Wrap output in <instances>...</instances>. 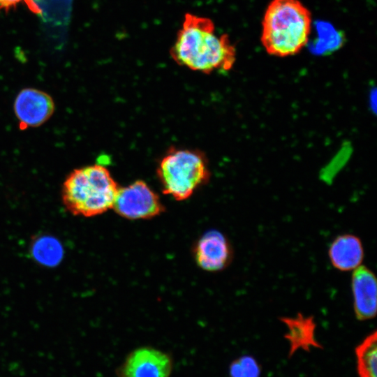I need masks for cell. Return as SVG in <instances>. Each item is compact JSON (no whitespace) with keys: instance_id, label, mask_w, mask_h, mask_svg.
I'll return each mask as SVG.
<instances>
[{"instance_id":"obj_4","label":"cell","mask_w":377,"mask_h":377,"mask_svg":"<svg viewBox=\"0 0 377 377\" xmlns=\"http://www.w3.org/2000/svg\"><path fill=\"white\" fill-rule=\"evenodd\" d=\"M157 174L163 192L177 200L188 198L209 179L204 154L186 149H170L161 159Z\"/></svg>"},{"instance_id":"obj_3","label":"cell","mask_w":377,"mask_h":377,"mask_svg":"<svg viewBox=\"0 0 377 377\" xmlns=\"http://www.w3.org/2000/svg\"><path fill=\"white\" fill-rule=\"evenodd\" d=\"M119 186L103 165L94 164L73 170L61 191L64 207L74 216L91 217L112 209Z\"/></svg>"},{"instance_id":"obj_15","label":"cell","mask_w":377,"mask_h":377,"mask_svg":"<svg viewBox=\"0 0 377 377\" xmlns=\"http://www.w3.org/2000/svg\"><path fill=\"white\" fill-rule=\"evenodd\" d=\"M34 249L35 256L43 263L52 264L58 261L59 254L61 251L59 249L58 242L51 239H41Z\"/></svg>"},{"instance_id":"obj_8","label":"cell","mask_w":377,"mask_h":377,"mask_svg":"<svg viewBox=\"0 0 377 377\" xmlns=\"http://www.w3.org/2000/svg\"><path fill=\"white\" fill-rule=\"evenodd\" d=\"M193 254L200 267L216 272L225 269L231 263L232 250L226 237L221 232L212 230L199 239Z\"/></svg>"},{"instance_id":"obj_17","label":"cell","mask_w":377,"mask_h":377,"mask_svg":"<svg viewBox=\"0 0 377 377\" xmlns=\"http://www.w3.org/2000/svg\"><path fill=\"white\" fill-rule=\"evenodd\" d=\"M20 3H25L32 13L40 15V8L33 0H0V10L8 11Z\"/></svg>"},{"instance_id":"obj_5","label":"cell","mask_w":377,"mask_h":377,"mask_svg":"<svg viewBox=\"0 0 377 377\" xmlns=\"http://www.w3.org/2000/svg\"><path fill=\"white\" fill-rule=\"evenodd\" d=\"M112 208L121 216L132 220L150 219L163 211L158 195L141 180L119 188Z\"/></svg>"},{"instance_id":"obj_6","label":"cell","mask_w":377,"mask_h":377,"mask_svg":"<svg viewBox=\"0 0 377 377\" xmlns=\"http://www.w3.org/2000/svg\"><path fill=\"white\" fill-rule=\"evenodd\" d=\"M14 114L21 130L37 128L52 116L55 104L47 92L36 88L21 89L15 98Z\"/></svg>"},{"instance_id":"obj_14","label":"cell","mask_w":377,"mask_h":377,"mask_svg":"<svg viewBox=\"0 0 377 377\" xmlns=\"http://www.w3.org/2000/svg\"><path fill=\"white\" fill-rule=\"evenodd\" d=\"M40 10L43 18L56 24L68 20L72 0H33Z\"/></svg>"},{"instance_id":"obj_13","label":"cell","mask_w":377,"mask_h":377,"mask_svg":"<svg viewBox=\"0 0 377 377\" xmlns=\"http://www.w3.org/2000/svg\"><path fill=\"white\" fill-rule=\"evenodd\" d=\"M317 36L311 45V50L317 54H326L339 49L344 41L343 34L330 23H316Z\"/></svg>"},{"instance_id":"obj_7","label":"cell","mask_w":377,"mask_h":377,"mask_svg":"<svg viewBox=\"0 0 377 377\" xmlns=\"http://www.w3.org/2000/svg\"><path fill=\"white\" fill-rule=\"evenodd\" d=\"M171 357L152 347H140L130 353L119 369V377H170Z\"/></svg>"},{"instance_id":"obj_9","label":"cell","mask_w":377,"mask_h":377,"mask_svg":"<svg viewBox=\"0 0 377 377\" xmlns=\"http://www.w3.org/2000/svg\"><path fill=\"white\" fill-rule=\"evenodd\" d=\"M353 307L356 318L367 320L376 314V278L365 266L354 269L351 279Z\"/></svg>"},{"instance_id":"obj_10","label":"cell","mask_w":377,"mask_h":377,"mask_svg":"<svg viewBox=\"0 0 377 377\" xmlns=\"http://www.w3.org/2000/svg\"><path fill=\"white\" fill-rule=\"evenodd\" d=\"M328 256L334 268L342 272L354 270L360 266L364 258L362 242L351 234L339 235L330 244Z\"/></svg>"},{"instance_id":"obj_2","label":"cell","mask_w":377,"mask_h":377,"mask_svg":"<svg viewBox=\"0 0 377 377\" xmlns=\"http://www.w3.org/2000/svg\"><path fill=\"white\" fill-rule=\"evenodd\" d=\"M311 29V13L300 0H272L263 18L260 41L270 55L293 56L306 45Z\"/></svg>"},{"instance_id":"obj_16","label":"cell","mask_w":377,"mask_h":377,"mask_svg":"<svg viewBox=\"0 0 377 377\" xmlns=\"http://www.w3.org/2000/svg\"><path fill=\"white\" fill-rule=\"evenodd\" d=\"M232 377H259L260 367L251 357H243L232 363L230 367Z\"/></svg>"},{"instance_id":"obj_12","label":"cell","mask_w":377,"mask_h":377,"mask_svg":"<svg viewBox=\"0 0 377 377\" xmlns=\"http://www.w3.org/2000/svg\"><path fill=\"white\" fill-rule=\"evenodd\" d=\"M360 377H377V334L368 335L355 348Z\"/></svg>"},{"instance_id":"obj_1","label":"cell","mask_w":377,"mask_h":377,"mask_svg":"<svg viewBox=\"0 0 377 377\" xmlns=\"http://www.w3.org/2000/svg\"><path fill=\"white\" fill-rule=\"evenodd\" d=\"M170 56L179 66L194 71L226 72L235 62L236 50L227 34H216L210 18L186 13Z\"/></svg>"},{"instance_id":"obj_11","label":"cell","mask_w":377,"mask_h":377,"mask_svg":"<svg viewBox=\"0 0 377 377\" xmlns=\"http://www.w3.org/2000/svg\"><path fill=\"white\" fill-rule=\"evenodd\" d=\"M281 320L288 329L285 337L290 343L289 357L298 349L309 351L311 348H322L315 337L316 323L313 317L299 313L295 317H283Z\"/></svg>"}]
</instances>
